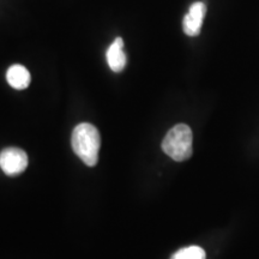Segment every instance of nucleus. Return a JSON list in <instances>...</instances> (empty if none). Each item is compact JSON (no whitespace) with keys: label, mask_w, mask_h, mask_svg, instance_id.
Listing matches in <instances>:
<instances>
[{"label":"nucleus","mask_w":259,"mask_h":259,"mask_svg":"<svg viewBox=\"0 0 259 259\" xmlns=\"http://www.w3.org/2000/svg\"><path fill=\"white\" fill-rule=\"evenodd\" d=\"M73 151L87 166H96L99 161V151L101 147V137L95 126L88 122L77 125L71 138Z\"/></svg>","instance_id":"f257e3e1"},{"label":"nucleus","mask_w":259,"mask_h":259,"mask_svg":"<svg viewBox=\"0 0 259 259\" xmlns=\"http://www.w3.org/2000/svg\"><path fill=\"white\" fill-rule=\"evenodd\" d=\"M192 131L185 124L171 127L162 142V150L174 161L189 160L192 155Z\"/></svg>","instance_id":"f03ea898"},{"label":"nucleus","mask_w":259,"mask_h":259,"mask_svg":"<svg viewBox=\"0 0 259 259\" xmlns=\"http://www.w3.org/2000/svg\"><path fill=\"white\" fill-rule=\"evenodd\" d=\"M28 155L19 148H6L0 153V168L9 177L19 176L27 169Z\"/></svg>","instance_id":"7ed1b4c3"},{"label":"nucleus","mask_w":259,"mask_h":259,"mask_svg":"<svg viewBox=\"0 0 259 259\" xmlns=\"http://www.w3.org/2000/svg\"><path fill=\"white\" fill-rule=\"evenodd\" d=\"M206 14V6L202 2H197L191 5L189 12L183 21L184 32L189 36H198L202 30L204 17Z\"/></svg>","instance_id":"20e7f679"},{"label":"nucleus","mask_w":259,"mask_h":259,"mask_svg":"<svg viewBox=\"0 0 259 259\" xmlns=\"http://www.w3.org/2000/svg\"><path fill=\"white\" fill-rule=\"evenodd\" d=\"M107 63L114 72H121L126 66V54L124 53V41L116 37L107 51Z\"/></svg>","instance_id":"39448f33"},{"label":"nucleus","mask_w":259,"mask_h":259,"mask_svg":"<svg viewBox=\"0 0 259 259\" xmlns=\"http://www.w3.org/2000/svg\"><path fill=\"white\" fill-rule=\"evenodd\" d=\"M6 79L8 83L14 89L17 90H23L27 89L30 84L31 77L29 71L25 69L22 65H12L11 67L6 72Z\"/></svg>","instance_id":"423d86ee"},{"label":"nucleus","mask_w":259,"mask_h":259,"mask_svg":"<svg viewBox=\"0 0 259 259\" xmlns=\"http://www.w3.org/2000/svg\"><path fill=\"white\" fill-rule=\"evenodd\" d=\"M205 251L199 246H189L177 251L170 259H205Z\"/></svg>","instance_id":"0eeeda50"}]
</instances>
